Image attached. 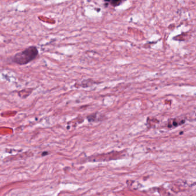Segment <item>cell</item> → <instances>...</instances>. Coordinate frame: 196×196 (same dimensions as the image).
Masks as SVG:
<instances>
[{
    "label": "cell",
    "mask_w": 196,
    "mask_h": 196,
    "mask_svg": "<svg viewBox=\"0 0 196 196\" xmlns=\"http://www.w3.org/2000/svg\"><path fill=\"white\" fill-rule=\"evenodd\" d=\"M126 0H104L105 2H108L112 6L116 7L120 5Z\"/></svg>",
    "instance_id": "obj_2"
},
{
    "label": "cell",
    "mask_w": 196,
    "mask_h": 196,
    "mask_svg": "<svg viewBox=\"0 0 196 196\" xmlns=\"http://www.w3.org/2000/svg\"><path fill=\"white\" fill-rule=\"evenodd\" d=\"M38 54V50L36 47L30 46L15 55L12 61L16 64L24 65L34 60Z\"/></svg>",
    "instance_id": "obj_1"
}]
</instances>
